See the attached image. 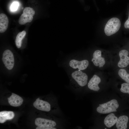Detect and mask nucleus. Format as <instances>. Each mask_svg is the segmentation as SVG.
I'll list each match as a JSON object with an SVG mask.
<instances>
[{
    "label": "nucleus",
    "instance_id": "obj_8",
    "mask_svg": "<svg viewBox=\"0 0 129 129\" xmlns=\"http://www.w3.org/2000/svg\"><path fill=\"white\" fill-rule=\"evenodd\" d=\"M101 82L100 77L97 75H94L88 82V87L91 90L94 91H98L100 89L99 85Z\"/></svg>",
    "mask_w": 129,
    "mask_h": 129
},
{
    "label": "nucleus",
    "instance_id": "obj_7",
    "mask_svg": "<svg viewBox=\"0 0 129 129\" xmlns=\"http://www.w3.org/2000/svg\"><path fill=\"white\" fill-rule=\"evenodd\" d=\"M128 51L125 49L122 50L119 53L120 59L118 64V67L123 68L127 67L129 64V57L128 56Z\"/></svg>",
    "mask_w": 129,
    "mask_h": 129
},
{
    "label": "nucleus",
    "instance_id": "obj_20",
    "mask_svg": "<svg viewBox=\"0 0 129 129\" xmlns=\"http://www.w3.org/2000/svg\"><path fill=\"white\" fill-rule=\"evenodd\" d=\"M23 13L27 14L33 16L35 14V11L32 8L27 7L24 9L23 12Z\"/></svg>",
    "mask_w": 129,
    "mask_h": 129
},
{
    "label": "nucleus",
    "instance_id": "obj_10",
    "mask_svg": "<svg viewBox=\"0 0 129 129\" xmlns=\"http://www.w3.org/2000/svg\"><path fill=\"white\" fill-rule=\"evenodd\" d=\"M89 64V62L86 60L79 61L75 59L71 60L69 63L70 67L74 69L78 68L79 70H82L86 69Z\"/></svg>",
    "mask_w": 129,
    "mask_h": 129
},
{
    "label": "nucleus",
    "instance_id": "obj_9",
    "mask_svg": "<svg viewBox=\"0 0 129 129\" xmlns=\"http://www.w3.org/2000/svg\"><path fill=\"white\" fill-rule=\"evenodd\" d=\"M35 124L38 126L43 127H54L57 125L54 120L40 118L35 120Z\"/></svg>",
    "mask_w": 129,
    "mask_h": 129
},
{
    "label": "nucleus",
    "instance_id": "obj_16",
    "mask_svg": "<svg viewBox=\"0 0 129 129\" xmlns=\"http://www.w3.org/2000/svg\"><path fill=\"white\" fill-rule=\"evenodd\" d=\"M33 18V17L32 16L23 13L20 16L18 22L20 25H24L27 23L32 22Z\"/></svg>",
    "mask_w": 129,
    "mask_h": 129
},
{
    "label": "nucleus",
    "instance_id": "obj_17",
    "mask_svg": "<svg viewBox=\"0 0 129 129\" xmlns=\"http://www.w3.org/2000/svg\"><path fill=\"white\" fill-rule=\"evenodd\" d=\"M26 32L25 31L19 32L16 37L15 43L16 47L18 48L21 47V46L22 40L24 38L26 35Z\"/></svg>",
    "mask_w": 129,
    "mask_h": 129
},
{
    "label": "nucleus",
    "instance_id": "obj_6",
    "mask_svg": "<svg viewBox=\"0 0 129 129\" xmlns=\"http://www.w3.org/2000/svg\"><path fill=\"white\" fill-rule=\"evenodd\" d=\"M33 105L37 109L42 111L48 112L51 109V105L50 103L47 101L40 99L39 97L34 102Z\"/></svg>",
    "mask_w": 129,
    "mask_h": 129
},
{
    "label": "nucleus",
    "instance_id": "obj_14",
    "mask_svg": "<svg viewBox=\"0 0 129 129\" xmlns=\"http://www.w3.org/2000/svg\"><path fill=\"white\" fill-rule=\"evenodd\" d=\"M9 23V20L6 15L4 14H0V32L3 33L7 30Z\"/></svg>",
    "mask_w": 129,
    "mask_h": 129
},
{
    "label": "nucleus",
    "instance_id": "obj_22",
    "mask_svg": "<svg viewBox=\"0 0 129 129\" xmlns=\"http://www.w3.org/2000/svg\"><path fill=\"white\" fill-rule=\"evenodd\" d=\"M124 26L125 28L129 29V12L128 18L125 22Z\"/></svg>",
    "mask_w": 129,
    "mask_h": 129
},
{
    "label": "nucleus",
    "instance_id": "obj_15",
    "mask_svg": "<svg viewBox=\"0 0 129 129\" xmlns=\"http://www.w3.org/2000/svg\"><path fill=\"white\" fill-rule=\"evenodd\" d=\"M14 113L12 111H4L0 112V123H3L7 120L12 119L14 117Z\"/></svg>",
    "mask_w": 129,
    "mask_h": 129
},
{
    "label": "nucleus",
    "instance_id": "obj_13",
    "mask_svg": "<svg viewBox=\"0 0 129 129\" xmlns=\"http://www.w3.org/2000/svg\"><path fill=\"white\" fill-rule=\"evenodd\" d=\"M129 118L126 115L119 116L118 118L116 124V126L118 129H126L127 128V124L129 121Z\"/></svg>",
    "mask_w": 129,
    "mask_h": 129
},
{
    "label": "nucleus",
    "instance_id": "obj_11",
    "mask_svg": "<svg viewBox=\"0 0 129 129\" xmlns=\"http://www.w3.org/2000/svg\"><path fill=\"white\" fill-rule=\"evenodd\" d=\"M118 118L113 113H109L105 118L104 123L105 126L108 128H111L116 124Z\"/></svg>",
    "mask_w": 129,
    "mask_h": 129
},
{
    "label": "nucleus",
    "instance_id": "obj_4",
    "mask_svg": "<svg viewBox=\"0 0 129 129\" xmlns=\"http://www.w3.org/2000/svg\"><path fill=\"white\" fill-rule=\"evenodd\" d=\"M2 60L6 68L8 70H11L14 64V58L12 52L10 50H5L3 54Z\"/></svg>",
    "mask_w": 129,
    "mask_h": 129
},
{
    "label": "nucleus",
    "instance_id": "obj_23",
    "mask_svg": "<svg viewBox=\"0 0 129 129\" xmlns=\"http://www.w3.org/2000/svg\"><path fill=\"white\" fill-rule=\"evenodd\" d=\"M36 129H56V128L54 127H40L39 126L37 127Z\"/></svg>",
    "mask_w": 129,
    "mask_h": 129
},
{
    "label": "nucleus",
    "instance_id": "obj_18",
    "mask_svg": "<svg viewBox=\"0 0 129 129\" xmlns=\"http://www.w3.org/2000/svg\"><path fill=\"white\" fill-rule=\"evenodd\" d=\"M119 76L126 83H129V74L124 69H120L118 72Z\"/></svg>",
    "mask_w": 129,
    "mask_h": 129
},
{
    "label": "nucleus",
    "instance_id": "obj_5",
    "mask_svg": "<svg viewBox=\"0 0 129 129\" xmlns=\"http://www.w3.org/2000/svg\"><path fill=\"white\" fill-rule=\"evenodd\" d=\"M91 61L95 66L99 68L103 67L106 63L105 58L102 56L101 51L99 50L94 52Z\"/></svg>",
    "mask_w": 129,
    "mask_h": 129
},
{
    "label": "nucleus",
    "instance_id": "obj_21",
    "mask_svg": "<svg viewBox=\"0 0 129 129\" xmlns=\"http://www.w3.org/2000/svg\"><path fill=\"white\" fill-rule=\"evenodd\" d=\"M19 5L18 3L17 2H14L11 4V10L12 11H16Z\"/></svg>",
    "mask_w": 129,
    "mask_h": 129
},
{
    "label": "nucleus",
    "instance_id": "obj_3",
    "mask_svg": "<svg viewBox=\"0 0 129 129\" xmlns=\"http://www.w3.org/2000/svg\"><path fill=\"white\" fill-rule=\"evenodd\" d=\"M71 76L78 85L84 86L87 84L88 77L87 74L80 70H76L72 73Z\"/></svg>",
    "mask_w": 129,
    "mask_h": 129
},
{
    "label": "nucleus",
    "instance_id": "obj_12",
    "mask_svg": "<svg viewBox=\"0 0 129 129\" xmlns=\"http://www.w3.org/2000/svg\"><path fill=\"white\" fill-rule=\"evenodd\" d=\"M8 100L9 104L14 107L20 106L23 102V99L22 97L13 93H12V95L8 98Z\"/></svg>",
    "mask_w": 129,
    "mask_h": 129
},
{
    "label": "nucleus",
    "instance_id": "obj_2",
    "mask_svg": "<svg viewBox=\"0 0 129 129\" xmlns=\"http://www.w3.org/2000/svg\"><path fill=\"white\" fill-rule=\"evenodd\" d=\"M121 23L119 19L113 17L109 19L106 24L104 32L107 36H110L116 33L119 29Z\"/></svg>",
    "mask_w": 129,
    "mask_h": 129
},
{
    "label": "nucleus",
    "instance_id": "obj_1",
    "mask_svg": "<svg viewBox=\"0 0 129 129\" xmlns=\"http://www.w3.org/2000/svg\"><path fill=\"white\" fill-rule=\"evenodd\" d=\"M119 107L118 101L116 99H113L99 104L96 110L99 113L106 114L117 112Z\"/></svg>",
    "mask_w": 129,
    "mask_h": 129
},
{
    "label": "nucleus",
    "instance_id": "obj_19",
    "mask_svg": "<svg viewBox=\"0 0 129 129\" xmlns=\"http://www.w3.org/2000/svg\"><path fill=\"white\" fill-rule=\"evenodd\" d=\"M120 90L122 93L129 94V83H122Z\"/></svg>",
    "mask_w": 129,
    "mask_h": 129
}]
</instances>
